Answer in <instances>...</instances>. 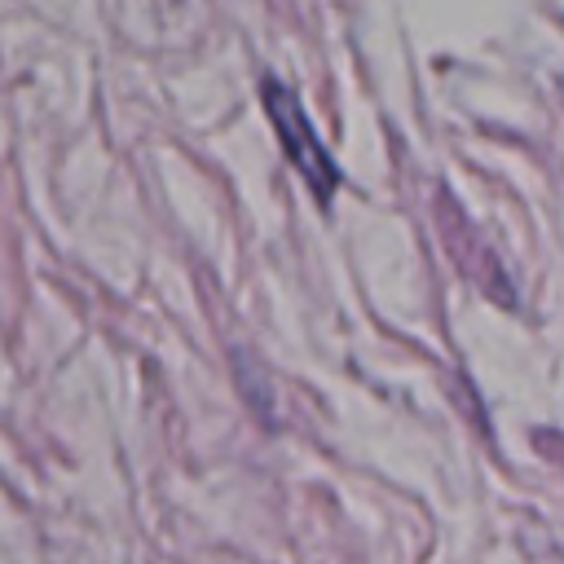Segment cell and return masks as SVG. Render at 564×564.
<instances>
[{
    "label": "cell",
    "mask_w": 564,
    "mask_h": 564,
    "mask_svg": "<svg viewBox=\"0 0 564 564\" xmlns=\"http://www.w3.org/2000/svg\"><path fill=\"white\" fill-rule=\"evenodd\" d=\"M260 101H264V115H269V123H273V132H278L282 154H286L291 167L304 176L308 194L326 207V203L335 198V189L344 185V172H339L335 154L326 150V141L317 137V128H313V119H308L300 93H295L282 75H264V79H260Z\"/></svg>",
    "instance_id": "cell-1"
},
{
    "label": "cell",
    "mask_w": 564,
    "mask_h": 564,
    "mask_svg": "<svg viewBox=\"0 0 564 564\" xmlns=\"http://www.w3.org/2000/svg\"><path fill=\"white\" fill-rule=\"evenodd\" d=\"M436 225H441V238H445V247H449L458 273H463L480 295H489V300L516 308L511 273L502 269V260H498V251L489 247V238L471 225V216L463 212V203H454V194H449L445 185L436 189Z\"/></svg>",
    "instance_id": "cell-2"
}]
</instances>
